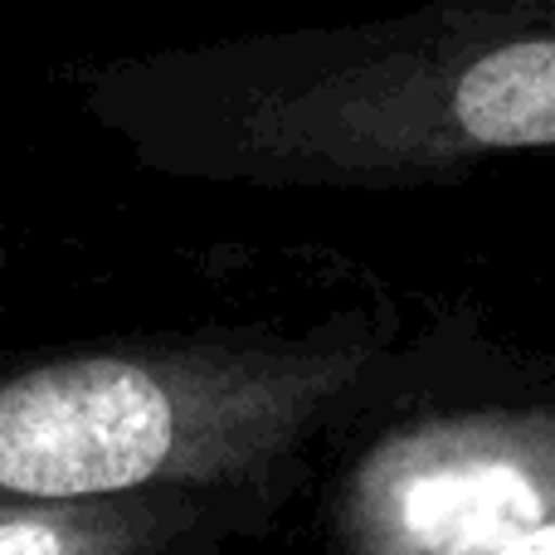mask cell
Segmentation results:
<instances>
[{"instance_id":"obj_1","label":"cell","mask_w":555,"mask_h":555,"mask_svg":"<svg viewBox=\"0 0 555 555\" xmlns=\"http://www.w3.org/2000/svg\"><path fill=\"white\" fill-rule=\"evenodd\" d=\"M78 107L171 181L404 191L555 156V0H429L74 68Z\"/></svg>"},{"instance_id":"obj_2","label":"cell","mask_w":555,"mask_h":555,"mask_svg":"<svg viewBox=\"0 0 555 555\" xmlns=\"http://www.w3.org/2000/svg\"><path fill=\"white\" fill-rule=\"evenodd\" d=\"M459 326L395 302L307 326L137 332L0 361V502H59L166 482L307 492L317 449L414 400L498 380Z\"/></svg>"},{"instance_id":"obj_3","label":"cell","mask_w":555,"mask_h":555,"mask_svg":"<svg viewBox=\"0 0 555 555\" xmlns=\"http://www.w3.org/2000/svg\"><path fill=\"white\" fill-rule=\"evenodd\" d=\"M555 517V385L414 400L322 482L326 555H488Z\"/></svg>"},{"instance_id":"obj_4","label":"cell","mask_w":555,"mask_h":555,"mask_svg":"<svg viewBox=\"0 0 555 555\" xmlns=\"http://www.w3.org/2000/svg\"><path fill=\"white\" fill-rule=\"evenodd\" d=\"M302 492L278 482H166L59 502H0V555H224L278 527Z\"/></svg>"},{"instance_id":"obj_5","label":"cell","mask_w":555,"mask_h":555,"mask_svg":"<svg viewBox=\"0 0 555 555\" xmlns=\"http://www.w3.org/2000/svg\"><path fill=\"white\" fill-rule=\"evenodd\" d=\"M488 555H555V517L541 521V527H531V531H521V537L502 541V546L488 551Z\"/></svg>"},{"instance_id":"obj_6","label":"cell","mask_w":555,"mask_h":555,"mask_svg":"<svg viewBox=\"0 0 555 555\" xmlns=\"http://www.w3.org/2000/svg\"><path fill=\"white\" fill-rule=\"evenodd\" d=\"M5 269H10V240H5V224H0V283H5Z\"/></svg>"}]
</instances>
